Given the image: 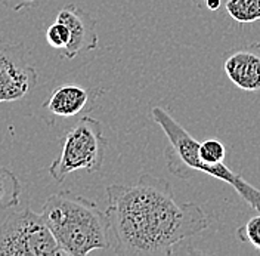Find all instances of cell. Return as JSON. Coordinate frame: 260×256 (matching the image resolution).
Segmentation results:
<instances>
[{"instance_id":"1","label":"cell","mask_w":260,"mask_h":256,"mask_svg":"<svg viewBox=\"0 0 260 256\" xmlns=\"http://www.w3.org/2000/svg\"><path fill=\"white\" fill-rule=\"evenodd\" d=\"M107 198L105 213L118 255H172L176 244L210 226L197 203L178 202L169 181L149 174L130 185H108Z\"/></svg>"},{"instance_id":"2","label":"cell","mask_w":260,"mask_h":256,"mask_svg":"<svg viewBox=\"0 0 260 256\" xmlns=\"http://www.w3.org/2000/svg\"><path fill=\"white\" fill-rule=\"evenodd\" d=\"M151 114L152 120L161 128L167 138L166 166L172 175L188 179L197 172L207 174L214 179L226 182L250 208L260 213V190L223 163L226 150L219 139L210 138L198 143L164 107H154Z\"/></svg>"},{"instance_id":"3","label":"cell","mask_w":260,"mask_h":256,"mask_svg":"<svg viewBox=\"0 0 260 256\" xmlns=\"http://www.w3.org/2000/svg\"><path fill=\"white\" fill-rule=\"evenodd\" d=\"M42 216L68 256H84L113 249L108 216L95 202L70 191L50 194Z\"/></svg>"},{"instance_id":"4","label":"cell","mask_w":260,"mask_h":256,"mask_svg":"<svg viewBox=\"0 0 260 256\" xmlns=\"http://www.w3.org/2000/svg\"><path fill=\"white\" fill-rule=\"evenodd\" d=\"M107 147L102 123L90 116H83L65 132L61 153L50 163L49 174L58 184L76 170L96 174L102 169Z\"/></svg>"},{"instance_id":"5","label":"cell","mask_w":260,"mask_h":256,"mask_svg":"<svg viewBox=\"0 0 260 256\" xmlns=\"http://www.w3.org/2000/svg\"><path fill=\"white\" fill-rule=\"evenodd\" d=\"M59 243L42 213L16 209L0 222V256H61Z\"/></svg>"},{"instance_id":"6","label":"cell","mask_w":260,"mask_h":256,"mask_svg":"<svg viewBox=\"0 0 260 256\" xmlns=\"http://www.w3.org/2000/svg\"><path fill=\"white\" fill-rule=\"evenodd\" d=\"M39 83L31 55L22 43H0V104L28 96Z\"/></svg>"},{"instance_id":"7","label":"cell","mask_w":260,"mask_h":256,"mask_svg":"<svg viewBox=\"0 0 260 256\" xmlns=\"http://www.w3.org/2000/svg\"><path fill=\"white\" fill-rule=\"evenodd\" d=\"M56 19L64 22L70 30V42L61 50L62 60H74L77 55L98 48L99 36L96 32V19L77 5H65L58 12Z\"/></svg>"},{"instance_id":"8","label":"cell","mask_w":260,"mask_h":256,"mask_svg":"<svg viewBox=\"0 0 260 256\" xmlns=\"http://www.w3.org/2000/svg\"><path fill=\"white\" fill-rule=\"evenodd\" d=\"M222 67L234 86L244 92H260V42L225 52Z\"/></svg>"},{"instance_id":"9","label":"cell","mask_w":260,"mask_h":256,"mask_svg":"<svg viewBox=\"0 0 260 256\" xmlns=\"http://www.w3.org/2000/svg\"><path fill=\"white\" fill-rule=\"evenodd\" d=\"M92 91L77 84H62L52 91L43 102V110L53 117H76L92 102Z\"/></svg>"},{"instance_id":"10","label":"cell","mask_w":260,"mask_h":256,"mask_svg":"<svg viewBox=\"0 0 260 256\" xmlns=\"http://www.w3.org/2000/svg\"><path fill=\"white\" fill-rule=\"evenodd\" d=\"M21 182L18 176L0 164V209L16 208L21 202Z\"/></svg>"},{"instance_id":"11","label":"cell","mask_w":260,"mask_h":256,"mask_svg":"<svg viewBox=\"0 0 260 256\" xmlns=\"http://www.w3.org/2000/svg\"><path fill=\"white\" fill-rule=\"evenodd\" d=\"M223 8L228 15L240 24L260 21V0H223Z\"/></svg>"},{"instance_id":"12","label":"cell","mask_w":260,"mask_h":256,"mask_svg":"<svg viewBox=\"0 0 260 256\" xmlns=\"http://www.w3.org/2000/svg\"><path fill=\"white\" fill-rule=\"evenodd\" d=\"M237 237L260 252V213L250 218L241 228L237 230Z\"/></svg>"},{"instance_id":"13","label":"cell","mask_w":260,"mask_h":256,"mask_svg":"<svg viewBox=\"0 0 260 256\" xmlns=\"http://www.w3.org/2000/svg\"><path fill=\"white\" fill-rule=\"evenodd\" d=\"M46 40H48L49 46H52L53 49H58V50H62L70 42L68 27L65 25L64 22L55 19L46 30Z\"/></svg>"},{"instance_id":"14","label":"cell","mask_w":260,"mask_h":256,"mask_svg":"<svg viewBox=\"0 0 260 256\" xmlns=\"http://www.w3.org/2000/svg\"><path fill=\"white\" fill-rule=\"evenodd\" d=\"M0 2L3 3V6L8 11H11V12H19L21 9L31 6L36 0H0Z\"/></svg>"},{"instance_id":"15","label":"cell","mask_w":260,"mask_h":256,"mask_svg":"<svg viewBox=\"0 0 260 256\" xmlns=\"http://www.w3.org/2000/svg\"><path fill=\"white\" fill-rule=\"evenodd\" d=\"M204 5L210 11H219L222 8V5H223V0H206Z\"/></svg>"},{"instance_id":"16","label":"cell","mask_w":260,"mask_h":256,"mask_svg":"<svg viewBox=\"0 0 260 256\" xmlns=\"http://www.w3.org/2000/svg\"><path fill=\"white\" fill-rule=\"evenodd\" d=\"M195 2H201V3H204L206 0H195Z\"/></svg>"}]
</instances>
